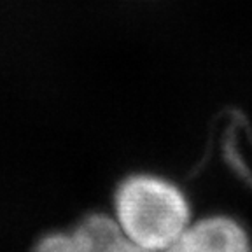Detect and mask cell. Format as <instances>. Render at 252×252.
I'll use <instances>...</instances> for the list:
<instances>
[{
  "label": "cell",
  "instance_id": "6da1fadb",
  "mask_svg": "<svg viewBox=\"0 0 252 252\" xmlns=\"http://www.w3.org/2000/svg\"><path fill=\"white\" fill-rule=\"evenodd\" d=\"M114 220L137 247L163 252L193 222L182 189L156 175H133L118 186Z\"/></svg>",
  "mask_w": 252,
  "mask_h": 252
},
{
  "label": "cell",
  "instance_id": "7a4b0ae2",
  "mask_svg": "<svg viewBox=\"0 0 252 252\" xmlns=\"http://www.w3.org/2000/svg\"><path fill=\"white\" fill-rule=\"evenodd\" d=\"M32 252H147L121 231L112 216L90 214L68 233H49Z\"/></svg>",
  "mask_w": 252,
  "mask_h": 252
},
{
  "label": "cell",
  "instance_id": "3957f363",
  "mask_svg": "<svg viewBox=\"0 0 252 252\" xmlns=\"http://www.w3.org/2000/svg\"><path fill=\"white\" fill-rule=\"evenodd\" d=\"M163 252H252L247 231L228 216L193 220Z\"/></svg>",
  "mask_w": 252,
  "mask_h": 252
}]
</instances>
